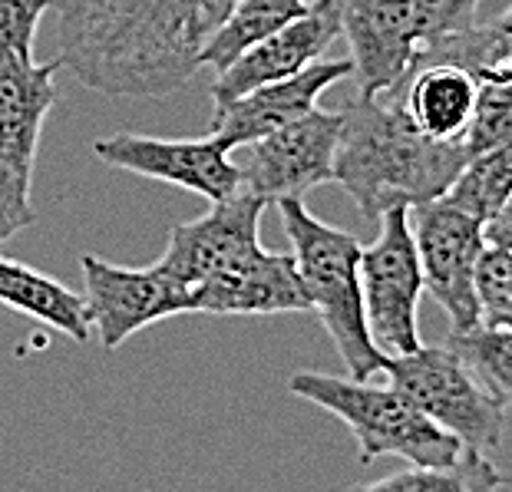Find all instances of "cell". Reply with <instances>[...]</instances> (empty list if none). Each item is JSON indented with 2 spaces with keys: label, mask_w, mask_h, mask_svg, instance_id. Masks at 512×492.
<instances>
[{
  "label": "cell",
  "mask_w": 512,
  "mask_h": 492,
  "mask_svg": "<svg viewBox=\"0 0 512 492\" xmlns=\"http://www.w3.org/2000/svg\"><path fill=\"white\" fill-rule=\"evenodd\" d=\"M235 0H53L60 67L110 100H162L199 70Z\"/></svg>",
  "instance_id": "cell-1"
},
{
  "label": "cell",
  "mask_w": 512,
  "mask_h": 492,
  "mask_svg": "<svg viewBox=\"0 0 512 492\" xmlns=\"http://www.w3.org/2000/svg\"><path fill=\"white\" fill-rule=\"evenodd\" d=\"M470 162L463 142H437L413 129L390 96H357L341 109L334 179L367 222L390 209L440 199Z\"/></svg>",
  "instance_id": "cell-2"
},
{
  "label": "cell",
  "mask_w": 512,
  "mask_h": 492,
  "mask_svg": "<svg viewBox=\"0 0 512 492\" xmlns=\"http://www.w3.org/2000/svg\"><path fill=\"white\" fill-rule=\"evenodd\" d=\"M275 205L281 212L294 271H298L301 288L308 294L311 311L321 317L324 331L334 341L351 377L370 380L384 367V354L370 341L364 321L361 281H357L361 242L314 218L301 199H281Z\"/></svg>",
  "instance_id": "cell-3"
},
{
  "label": "cell",
  "mask_w": 512,
  "mask_h": 492,
  "mask_svg": "<svg viewBox=\"0 0 512 492\" xmlns=\"http://www.w3.org/2000/svg\"><path fill=\"white\" fill-rule=\"evenodd\" d=\"M288 390L341 420L354 436L361 463L400 456L410 466H453L466 453L390 384L301 370L288 380Z\"/></svg>",
  "instance_id": "cell-4"
},
{
  "label": "cell",
  "mask_w": 512,
  "mask_h": 492,
  "mask_svg": "<svg viewBox=\"0 0 512 492\" xmlns=\"http://www.w3.org/2000/svg\"><path fill=\"white\" fill-rule=\"evenodd\" d=\"M380 374L466 453L493 459L503 450L509 400L496 397L446 344L384 357Z\"/></svg>",
  "instance_id": "cell-5"
},
{
  "label": "cell",
  "mask_w": 512,
  "mask_h": 492,
  "mask_svg": "<svg viewBox=\"0 0 512 492\" xmlns=\"http://www.w3.org/2000/svg\"><path fill=\"white\" fill-rule=\"evenodd\" d=\"M377 225V238L361 248L357 258V281H361L370 341L384 357H397L420 347L417 311L423 298V275L407 209L384 212Z\"/></svg>",
  "instance_id": "cell-6"
},
{
  "label": "cell",
  "mask_w": 512,
  "mask_h": 492,
  "mask_svg": "<svg viewBox=\"0 0 512 492\" xmlns=\"http://www.w3.org/2000/svg\"><path fill=\"white\" fill-rule=\"evenodd\" d=\"M337 139H341V113L314 106L311 113L275 133L232 149L238 152L232 162L242 172L245 192L258 195L268 205L281 199H304L311 189L334 179Z\"/></svg>",
  "instance_id": "cell-7"
},
{
  "label": "cell",
  "mask_w": 512,
  "mask_h": 492,
  "mask_svg": "<svg viewBox=\"0 0 512 492\" xmlns=\"http://www.w3.org/2000/svg\"><path fill=\"white\" fill-rule=\"evenodd\" d=\"M83 301L90 327L106 351L176 314H192V288L166 275L159 265L123 268L100 255H83Z\"/></svg>",
  "instance_id": "cell-8"
},
{
  "label": "cell",
  "mask_w": 512,
  "mask_h": 492,
  "mask_svg": "<svg viewBox=\"0 0 512 492\" xmlns=\"http://www.w3.org/2000/svg\"><path fill=\"white\" fill-rule=\"evenodd\" d=\"M413 248H417L423 294H430L450 317L453 331L479 324L473 298V268L483 248V222L440 199L407 209Z\"/></svg>",
  "instance_id": "cell-9"
},
{
  "label": "cell",
  "mask_w": 512,
  "mask_h": 492,
  "mask_svg": "<svg viewBox=\"0 0 512 492\" xmlns=\"http://www.w3.org/2000/svg\"><path fill=\"white\" fill-rule=\"evenodd\" d=\"M93 156L106 166L133 172L202 195L205 202L232 199L245 189L242 172L232 162V149L215 136L199 139H159L139 133H116L93 142Z\"/></svg>",
  "instance_id": "cell-10"
},
{
  "label": "cell",
  "mask_w": 512,
  "mask_h": 492,
  "mask_svg": "<svg viewBox=\"0 0 512 492\" xmlns=\"http://www.w3.org/2000/svg\"><path fill=\"white\" fill-rule=\"evenodd\" d=\"M265 209L268 202L245 189L232 199L212 202L202 218L169 228L166 251L156 265L189 288L222 275L261 248L258 228Z\"/></svg>",
  "instance_id": "cell-11"
},
{
  "label": "cell",
  "mask_w": 512,
  "mask_h": 492,
  "mask_svg": "<svg viewBox=\"0 0 512 492\" xmlns=\"http://www.w3.org/2000/svg\"><path fill=\"white\" fill-rule=\"evenodd\" d=\"M357 96H397L420 50L407 0H341Z\"/></svg>",
  "instance_id": "cell-12"
},
{
  "label": "cell",
  "mask_w": 512,
  "mask_h": 492,
  "mask_svg": "<svg viewBox=\"0 0 512 492\" xmlns=\"http://www.w3.org/2000/svg\"><path fill=\"white\" fill-rule=\"evenodd\" d=\"M337 37H341V0H311L308 14L291 20L255 47H248L242 57L215 73V106H225L238 96L258 90V86L301 73L304 67L318 63Z\"/></svg>",
  "instance_id": "cell-13"
},
{
  "label": "cell",
  "mask_w": 512,
  "mask_h": 492,
  "mask_svg": "<svg viewBox=\"0 0 512 492\" xmlns=\"http://www.w3.org/2000/svg\"><path fill=\"white\" fill-rule=\"evenodd\" d=\"M347 76H351V60L321 57L301 73L285 76V80H275L268 86H258V90L238 96V100L225 106H215L209 136L222 139L228 149L255 142L281 126L294 123V119H301L304 113H311L318 106L321 93L331 90L334 83L347 80Z\"/></svg>",
  "instance_id": "cell-14"
},
{
  "label": "cell",
  "mask_w": 512,
  "mask_h": 492,
  "mask_svg": "<svg viewBox=\"0 0 512 492\" xmlns=\"http://www.w3.org/2000/svg\"><path fill=\"white\" fill-rule=\"evenodd\" d=\"M311 311L291 255L261 245L222 275L195 284L192 314H298Z\"/></svg>",
  "instance_id": "cell-15"
},
{
  "label": "cell",
  "mask_w": 512,
  "mask_h": 492,
  "mask_svg": "<svg viewBox=\"0 0 512 492\" xmlns=\"http://www.w3.org/2000/svg\"><path fill=\"white\" fill-rule=\"evenodd\" d=\"M60 60H20L0 50V162L34 179L40 133L57 106Z\"/></svg>",
  "instance_id": "cell-16"
},
{
  "label": "cell",
  "mask_w": 512,
  "mask_h": 492,
  "mask_svg": "<svg viewBox=\"0 0 512 492\" xmlns=\"http://www.w3.org/2000/svg\"><path fill=\"white\" fill-rule=\"evenodd\" d=\"M479 83L470 73L450 63H417L397 90L403 116L413 129L437 142H463L476 106Z\"/></svg>",
  "instance_id": "cell-17"
},
{
  "label": "cell",
  "mask_w": 512,
  "mask_h": 492,
  "mask_svg": "<svg viewBox=\"0 0 512 492\" xmlns=\"http://www.w3.org/2000/svg\"><path fill=\"white\" fill-rule=\"evenodd\" d=\"M0 304L24 317H34V321L53 327V331L67 334L76 344L93 341L90 311H86L83 294L70 291L67 284L24 265V261L4 255H0Z\"/></svg>",
  "instance_id": "cell-18"
},
{
  "label": "cell",
  "mask_w": 512,
  "mask_h": 492,
  "mask_svg": "<svg viewBox=\"0 0 512 492\" xmlns=\"http://www.w3.org/2000/svg\"><path fill=\"white\" fill-rule=\"evenodd\" d=\"M417 63H450L473 76L476 83L486 80H512V17L509 10H503L496 20L476 24L450 34L437 43L417 50L413 67ZM410 67V70H413Z\"/></svg>",
  "instance_id": "cell-19"
},
{
  "label": "cell",
  "mask_w": 512,
  "mask_h": 492,
  "mask_svg": "<svg viewBox=\"0 0 512 492\" xmlns=\"http://www.w3.org/2000/svg\"><path fill=\"white\" fill-rule=\"evenodd\" d=\"M308 7L311 0H235L219 30L205 43L199 70H225L248 47H255V43L271 37L291 20H298L301 14H308Z\"/></svg>",
  "instance_id": "cell-20"
},
{
  "label": "cell",
  "mask_w": 512,
  "mask_h": 492,
  "mask_svg": "<svg viewBox=\"0 0 512 492\" xmlns=\"http://www.w3.org/2000/svg\"><path fill=\"white\" fill-rule=\"evenodd\" d=\"M473 298L483 327H512V212L483 225V248L473 268Z\"/></svg>",
  "instance_id": "cell-21"
},
{
  "label": "cell",
  "mask_w": 512,
  "mask_h": 492,
  "mask_svg": "<svg viewBox=\"0 0 512 492\" xmlns=\"http://www.w3.org/2000/svg\"><path fill=\"white\" fill-rule=\"evenodd\" d=\"M506 476L493 459L463 453L453 466H410L347 492H503Z\"/></svg>",
  "instance_id": "cell-22"
},
{
  "label": "cell",
  "mask_w": 512,
  "mask_h": 492,
  "mask_svg": "<svg viewBox=\"0 0 512 492\" xmlns=\"http://www.w3.org/2000/svg\"><path fill=\"white\" fill-rule=\"evenodd\" d=\"M509 189H512V149L503 146L466 162L460 176L443 192V199L486 225L489 218L509 209Z\"/></svg>",
  "instance_id": "cell-23"
},
{
  "label": "cell",
  "mask_w": 512,
  "mask_h": 492,
  "mask_svg": "<svg viewBox=\"0 0 512 492\" xmlns=\"http://www.w3.org/2000/svg\"><path fill=\"white\" fill-rule=\"evenodd\" d=\"M450 351L463 360L496 397L509 400L512 393V327H466L450 331L443 341Z\"/></svg>",
  "instance_id": "cell-24"
},
{
  "label": "cell",
  "mask_w": 512,
  "mask_h": 492,
  "mask_svg": "<svg viewBox=\"0 0 512 492\" xmlns=\"http://www.w3.org/2000/svg\"><path fill=\"white\" fill-rule=\"evenodd\" d=\"M512 136V80H486L479 83L476 106L470 126L463 133V146L473 156L509 146Z\"/></svg>",
  "instance_id": "cell-25"
},
{
  "label": "cell",
  "mask_w": 512,
  "mask_h": 492,
  "mask_svg": "<svg viewBox=\"0 0 512 492\" xmlns=\"http://www.w3.org/2000/svg\"><path fill=\"white\" fill-rule=\"evenodd\" d=\"M407 4L420 47H427V43H437L443 37L473 27L483 0H407Z\"/></svg>",
  "instance_id": "cell-26"
},
{
  "label": "cell",
  "mask_w": 512,
  "mask_h": 492,
  "mask_svg": "<svg viewBox=\"0 0 512 492\" xmlns=\"http://www.w3.org/2000/svg\"><path fill=\"white\" fill-rule=\"evenodd\" d=\"M53 0H0V50L20 60H34L40 20Z\"/></svg>",
  "instance_id": "cell-27"
},
{
  "label": "cell",
  "mask_w": 512,
  "mask_h": 492,
  "mask_svg": "<svg viewBox=\"0 0 512 492\" xmlns=\"http://www.w3.org/2000/svg\"><path fill=\"white\" fill-rule=\"evenodd\" d=\"M34 179L0 162V242L17 235L20 228L34 225V202H30Z\"/></svg>",
  "instance_id": "cell-28"
}]
</instances>
